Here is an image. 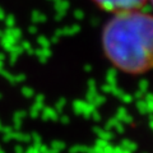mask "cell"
<instances>
[{
    "label": "cell",
    "instance_id": "obj_1",
    "mask_svg": "<svg viewBox=\"0 0 153 153\" xmlns=\"http://www.w3.org/2000/svg\"><path fill=\"white\" fill-rule=\"evenodd\" d=\"M105 57L116 70L143 75L153 70V14L142 9L111 14L102 28Z\"/></svg>",
    "mask_w": 153,
    "mask_h": 153
},
{
    "label": "cell",
    "instance_id": "obj_2",
    "mask_svg": "<svg viewBox=\"0 0 153 153\" xmlns=\"http://www.w3.org/2000/svg\"><path fill=\"white\" fill-rule=\"evenodd\" d=\"M100 9L111 14L142 9L149 0H92Z\"/></svg>",
    "mask_w": 153,
    "mask_h": 153
},
{
    "label": "cell",
    "instance_id": "obj_3",
    "mask_svg": "<svg viewBox=\"0 0 153 153\" xmlns=\"http://www.w3.org/2000/svg\"><path fill=\"white\" fill-rule=\"evenodd\" d=\"M149 1H151V4H152V7H153V0H149Z\"/></svg>",
    "mask_w": 153,
    "mask_h": 153
}]
</instances>
